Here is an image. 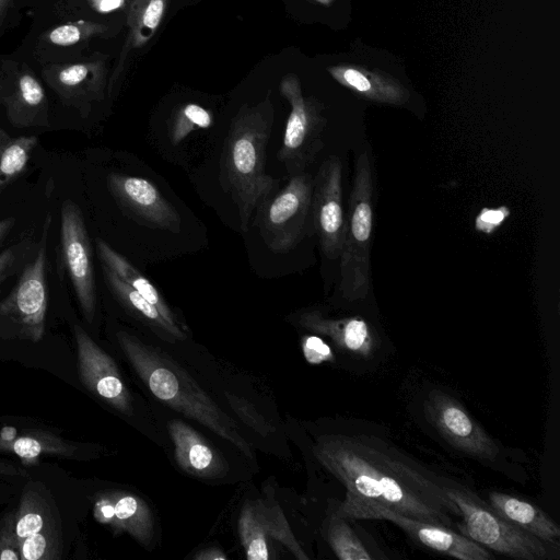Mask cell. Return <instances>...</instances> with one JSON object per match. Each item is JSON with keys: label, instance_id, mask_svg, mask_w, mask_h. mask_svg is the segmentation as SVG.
<instances>
[{"label": "cell", "instance_id": "12", "mask_svg": "<svg viewBox=\"0 0 560 560\" xmlns=\"http://www.w3.org/2000/svg\"><path fill=\"white\" fill-rule=\"evenodd\" d=\"M237 528L248 560H268L270 540L285 546L295 558L308 560L294 537L283 511L272 499L247 501L240 513Z\"/></svg>", "mask_w": 560, "mask_h": 560}, {"label": "cell", "instance_id": "11", "mask_svg": "<svg viewBox=\"0 0 560 560\" xmlns=\"http://www.w3.org/2000/svg\"><path fill=\"white\" fill-rule=\"evenodd\" d=\"M49 218L35 258L25 266L20 279L0 304V313L19 324L22 334L34 342L45 334L47 291L45 280L46 244Z\"/></svg>", "mask_w": 560, "mask_h": 560}, {"label": "cell", "instance_id": "28", "mask_svg": "<svg viewBox=\"0 0 560 560\" xmlns=\"http://www.w3.org/2000/svg\"><path fill=\"white\" fill-rule=\"evenodd\" d=\"M233 412L247 427L262 436H267L275 432V427L254 407L252 402L235 394H224Z\"/></svg>", "mask_w": 560, "mask_h": 560}, {"label": "cell", "instance_id": "9", "mask_svg": "<svg viewBox=\"0 0 560 560\" xmlns=\"http://www.w3.org/2000/svg\"><path fill=\"white\" fill-rule=\"evenodd\" d=\"M60 244L82 313L88 322H92L96 307L92 248L82 211L71 199H66L61 206Z\"/></svg>", "mask_w": 560, "mask_h": 560}, {"label": "cell", "instance_id": "29", "mask_svg": "<svg viewBox=\"0 0 560 560\" xmlns=\"http://www.w3.org/2000/svg\"><path fill=\"white\" fill-rule=\"evenodd\" d=\"M56 551V542L50 526L20 541L21 560L56 559L58 558Z\"/></svg>", "mask_w": 560, "mask_h": 560}, {"label": "cell", "instance_id": "13", "mask_svg": "<svg viewBox=\"0 0 560 560\" xmlns=\"http://www.w3.org/2000/svg\"><path fill=\"white\" fill-rule=\"evenodd\" d=\"M78 371L84 386L114 409L132 413V399L116 363L88 332L74 326Z\"/></svg>", "mask_w": 560, "mask_h": 560}, {"label": "cell", "instance_id": "30", "mask_svg": "<svg viewBox=\"0 0 560 560\" xmlns=\"http://www.w3.org/2000/svg\"><path fill=\"white\" fill-rule=\"evenodd\" d=\"M90 68L85 63L67 65L59 68L55 75V86L57 91L67 97H74L89 77Z\"/></svg>", "mask_w": 560, "mask_h": 560}, {"label": "cell", "instance_id": "37", "mask_svg": "<svg viewBox=\"0 0 560 560\" xmlns=\"http://www.w3.org/2000/svg\"><path fill=\"white\" fill-rule=\"evenodd\" d=\"M16 258V249L8 248L0 253V279L5 276L8 270L13 266Z\"/></svg>", "mask_w": 560, "mask_h": 560}, {"label": "cell", "instance_id": "33", "mask_svg": "<svg viewBox=\"0 0 560 560\" xmlns=\"http://www.w3.org/2000/svg\"><path fill=\"white\" fill-rule=\"evenodd\" d=\"M509 215L510 210L505 206L495 209L483 208L475 220V229L485 234H492Z\"/></svg>", "mask_w": 560, "mask_h": 560}, {"label": "cell", "instance_id": "42", "mask_svg": "<svg viewBox=\"0 0 560 560\" xmlns=\"http://www.w3.org/2000/svg\"><path fill=\"white\" fill-rule=\"evenodd\" d=\"M14 222L15 220L13 218H7L0 221V244L13 228Z\"/></svg>", "mask_w": 560, "mask_h": 560}, {"label": "cell", "instance_id": "34", "mask_svg": "<svg viewBox=\"0 0 560 560\" xmlns=\"http://www.w3.org/2000/svg\"><path fill=\"white\" fill-rule=\"evenodd\" d=\"M302 350L305 359L313 364L334 359L329 346L317 336H305L302 339Z\"/></svg>", "mask_w": 560, "mask_h": 560}, {"label": "cell", "instance_id": "26", "mask_svg": "<svg viewBox=\"0 0 560 560\" xmlns=\"http://www.w3.org/2000/svg\"><path fill=\"white\" fill-rule=\"evenodd\" d=\"M48 526L44 500L35 490L25 489L15 512L14 527L19 542L31 535L40 533Z\"/></svg>", "mask_w": 560, "mask_h": 560}, {"label": "cell", "instance_id": "36", "mask_svg": "<svg viewBox=\"0 0 560 560\" xmlns=\"http://www.w3.org/2000/svg\"><path fill=\"white\" fill-rule=\"evenodd\" d=\"M343 79L348 84L353 86L360 92H369L372 90V85L370 80L364 77L361 72L348 69L345 71Z\"/></svg>", "mask_w": 560, "mask_h": 560}, {"label": "cell", "instance_id": "10", "mask_svg": "<svg viewBox=\"0 0 560 560\" xmlns=\"http://www.w3.org/2000/svg\"><path fill=\"white\" fill-rule=\"evenodd\" d=\"M312 221L324 255L340 256L346 218L342 206V166L336 155L329 156L313 177Z\"/></svg>", "mask_w": 560, "mask_h": 560}, {"label": "cell", "instance_id": "23", "mask_svg": "<svg viewBox=\"0 0 560 560\" xmlns=\"http://www.w3.org/2000/svg\"><path fill=\"white\" fill-rule=\"evenodd\" d=\"M0 451L14 454L24 465H36L42 456H71L74 446L51 433L33 431L1 444Z\"/></svg>", "mask_w": 560, "mask_h": 560}, {"label": "cell", "instance_id": "5", "mask_svg": "<svg viewBox=\"0 0 560 560\" xmlns=\"http://www.w3.org/2000/svg\"><path fill=\"white\" fill-rule=\"evenodd\" d=\"M373 228V177L366 153L358 156L340 252L342 296L350 302L363 300L370 290V249Z\"/></svg>", "mask_w": 560, "mask_h": 560}, {"label": "cell", "instance_id": "39", "mask_svg": "<svg viewBox=\"0 0 560 560\" xmlns=\"http://www.w3.org/2000/svg\"><path fill=\"white\" fill-rule=\"evenodd\" d=\"M197 560H226L228 557L225 553L215 547H209L203 550H200L196 556Z\"/></svg>", "mask_w": 560, "mask_h": 560}, {"label": "cell", "instance_id": "3", "mask_svg": "<svg viewBox=\"0 0 560 560\" xmlns=\"http://www.w3.org/2000/svg\"><path fill=\"white\" fill-rule=\"evenodd\" d=\"M269 135V119L250 112L235 120L224 142L220 178L236 205L243 232L247 231L254 211L276 186L273 177L266 172Z\"/></svg>", "mask_w": 560, "mask_h": 560}, {"label": "cell", "instance_id": "41", "mask_svg": "<svg viewBox=\"0 0 560 560\" xmlns=\"http://www.w3.org/2000/svg\"><path fill=\"white\" fill-rule=\"evenodd\" d=\"M0 475L20 476V475H22V471L20 468H18L13 464L4 462V460H0Z\"/></svg>", "mask_w": 560, "mask_h": 560}, {"label": "cell", "instance_id": "25", "mask_svg": "<svg viewBox=\"0 0 560 560\" xmlns=\"http://www.w3.org/2000/svg\"><path fill=\"white\" fill-rule=\"evenodd\" d=\"M37 143L35 136L11 137L0 128V191L24 172Z\"/></svg>", "mask_w": 560, "mask_h": 560}, {"label": "cell", "instance_id": "43", "mask_svg": "<svg viewBox=\"0 0 560 560\" xmlns=\"http://www.w3.org/2000/svg\"><path fill=\"white\" fill-rule=\"evenodd\" d=\"M10 0H0V11L9 3Z\"/></svg>", "mask_w": 560, "mask_h": 560}, {"label": "cell", "instance_id": "7", "mask_svg": "<svg viewBox=\"0 0 560 560\" xmlns=\"http://www.w3.org/2000/svg\"><path fill=\"white\" fill-rule=\"evenodd\" d=\"M340 514L357 520H383L393 523L419 545L456 559L490 560L494 556L487 548L454 528L400 515L392 510L371 504H339Z\"/></svg>", "mask_w": 560, "mask_h": 560}, {"label": "cell", "instance_id": "20", "mask_svg": "<svg viewBox=\"0 0 560 560\" xmlns=\"http://www.w3.org/2000/svg\"><path fill=\"white\" fill-rule=\"evenodd\" d=\"M103 273L107 287L127 311L154 329L156 334L167 341L173 342L186 339L183 328L171 325L155 305L118 278L105 265H103Z\"/></svg>", "mask_w": 560, "mask_h": 560}, {"label": "cell", "instance_id": "27", "mask_svg": "<svg viewBox=\"0 0 560 560\" xmlns=\"http://www.w3.org/2000/svg\"><path fill=\"white\" fill-rule=\"evenodd\" d=\"M212 124V117L205 108L196 104H189L180 116L177 117L170 130V139L173 144L182 142L188 133L196 129H207Z\"/></svg>", "mask_w": 560, "mask_h": 560}, {"label": "cell", "instance_id": "1", "mask_svg": "<svg viewBox=\"0 0 560 560\" xmlns=\"http://www.w3.org/2000/svg\"><path fill=\"white\" fill-rule=\"evenodd\" d=\"M314 453L346 488L341 504H371L400 515L456 527L446 482L387 442L366 434L320 436Z\"/></svg>", "mask_w": 560, "mask_h": 560}, {"label": "cell", "instance_id": "16", "mask_svg": "<svg viewBox=\"0 0 560 560\" xmlns=\"http://www.w3.org/2000/svg\"><path fill=\"white\" fill-rule=\"evenodd\" d=\"M94 518L116 533H127L139 544L148 546L154 536V520L148 503L139 495L120 490L96 495Z\"/></svg>", "mask_w": 560, "mask_h": 560}, {"label": "cell", "instance_id": "40", "mask_svg": "<svg viewBox=\"0 0 560 560\" xmlns=\"http://www.w3.org/2000/svg\"><path fill=\"white\" fill-rule=\"evenodd\" d=\"M19 435L18 429L14 427H3L0 429V445L12 442Z\"/></svg>", "mask_w": 560, "mask_h": 560}, {"label": "cell", "instance_id": "2", "mask_svg": "<svg viewBox=\"0 0 560 560\" xmlns=\"http://www.w3.org/2000/svg\"><path fill=\"white\" fill-rule=\"evenodd\" d=\"M117 340L154 397L254 457L252 444L238 432L236 423L171 357L124 330L117 332Z\"/></svg>", "mask_w": 560, "mask_h": 560}, {"label": "cell", "instance_id": "22", "mask_svg": "<svg viewBox=\"0 0 560 560\" xmlns=\"http://www.w3.org/2000/svg\"><path fill=\"white\" fill-rule=\"evenodd\" d=\"M97 254L107 268L129 287L139 292L144 299L158 307L163 317L174 327L183 328L175 314L163 299L155 285L143 276L127 258L117 253L105 241L96 240Z\"/></svg>", "mask_w": 560, "mask_h": 560}, {"label": "cell", "instance_id": "8", "mask_svg": "<svg viewBox=\"0 0 560 560\" xmlns=\"http://www.w3.org/2000/svg\"><path fill=\"white\" fill-rule=\"evenodd\" d=\"M423 407L430 423L456 451L481 462L498 458V443L456 398L433 389L428 394Z\"/></svg>", "mask_w": 560, "mask_h": 560}, {"label": "cell", "instance_id": "35", "mask_svg": "<svg viewBox=\"0 0 560 560\" xmlns=\"http://www.w3.org/2000/svg\"><path fill=\"white\" fill-rule=\"evenodd\" d=\"M163 0H151L143 15V24L145 27L154 30L163 14Z\"/></svg>", "mask_w": 560, "mask_h": 560}, {"label": "cell", "instance_id": "6", "mask_svg": "<svg viewBox=\"0 0 560 560\" xmlns=\"http://www.w3.org/2000/svg\"><path fill=\"white\" fill-rule=\"evenodd\" d=\"M312 194L313 177L302 172L257 207L256 225L271 252L289 253L303 238L312 217Z\"/></svg>", "mask_w": 560, "mask_h": 560}, {"label": "cell", "instance_id": "21", "mask_svg": "<svg viewBox=\"0 0 560 560\" xmlns=\"http://www.w3.org/2000/svg\"><path fill=\"white\" fill-rule=\"evenodd\" d=\"M10 121L20 128L48 125L47 102L43 86L32 74L19 78L15 90L5 101Z\"/></svg>", "mask_w": 560, "mask_h": 560}, {"label": "cell", "instance_id": "31", "mask_svg": "<svg viewBox=\"0 0 560 560\" xmlns=\"http://www.w3.org/2000/svg\"><path fill=\"white\" fill-rule=\"evenodd\" d=\"M97 25L85 22H69L52 28L48 34V39L57 46H71L96 32Z\"/></svg>", "mask_w": 560, "mask_h": 560}, {"label": "cell", "instance_id": "32", "mask_svg": "<svg viewBox=\"0 0 560 560\" xmlns=\"http://www.w3.org/2000/svg\"><path fill=\"white\" fill-rule=\"evenodd\" d=\"M14 523V512H10L0 523V560H21Z\"/></svg>", "mask_w": 560, "mask_h": 560}, {"label": "cell", "instance_id": "4", "mask_svg": "<svg viewBox=\"0 0 560 560\" xmlns=\"http://www.w3.org/2000/svg\"><path fill=\"white\" fill-rule=\"evenodd\" d=\"M446 491L454 502L458 521L457 532L487 549L522 560L559 558V547L527 533L497 513L474 492L447 485Z\"/></svg>", "mask_w": 560, "mask_h": 560}, {"label": "cell", "instance_id": "24", "mask_svg": "<svg viewBox=\"0 0 560 560\" xmlns=\"http://www.w3.org/2000/svg\"><path fill=\"white\" fill-rule=\"evenodd\" d=\"M348 520L337 509L330 513L327 520L326 539L336 557L340 560L375 559Z\"/></svg>", "mask_w": 560, "mask_h": 560}, {"label": "cell", "instance_id": "18", "mask_svg": "<svg viewBox=\"0 0 560 560\" xmlns=\"http://www.w3.org/2000/svg\"><path fill=\"white\" fill-rule=\"evenodd\" d=\"M167 431L174 444L177 465L188 475L199 478H219L229 466L224 457L192 427L172 420Z\"/></svg>", "mask_w": 560, "mask_h": 560}, {"label": "cell", "instance_id": "14", "mask_svg": "<svg viewBox=\"0 0 560 560\" xmlns=\"http://www.w3.org/2000/svg\"><path fill=\"white\" fill-rule=\"evenodd\" d=\"M107 185L116 202L131 218L151 228L178 232V212L147 178L112 173Z\"/></svg>", "mask_w": 560, "mask_h": 560}, {"label": "cell", "instance_id": "15", "mask_svg": "<svg viewBox=\"0 0 560 560\" xmlns=\"http://www.w3.org/2000/svg\"><path fill=\"white\" fill-rule=\"evenodd\" d=\"M287 95L291 103V112L278 158L292 176L305 172L323 149V125L298 91H287Z\"/></svg>", "mask_w": 560, "mask_h": 560}, {"label": "cell", "instance_id": "17", "mask_svg": "<svg viewBox=\"0 0 560 560\" xmlns=\"http://www.w3.org/2000/svg\"><path fill=\"white\" fill-rule=\"evenodd\" d=\"M298 322L305 329L328 337L339 350L354 357L370 358L378 346L372 327L358 316L330 318L318 311H306L299 315Z\"/></svg>", "mask_w": 560, "mask_h": 560}, {"label": "cell", "instance_id": "38", "mask_svg": "<svg viewBox=\"0 0 560 560\" xmlns=\"http://www.w3.org/2000/svg\"><path fill=\"white\" fill-rule=\"evenodd\" d=\"M91 5L101 13H108L124 3V0H90Z\"/></svg>", "mask_w": 560, "mask_h": 560}, {"label": "cell", "instance_id": "19", "mask_svg": "<svg viewBox=\"0 0 560 560\" xmlns=\"http://www.w3.org/2000/svg\"><path fill=\"white\" fill-rule=\"evenodd\" d=\"M488 500L489 505L511 523L548 544L560 547L558 524L537 505L500 491H490Z\"/></svg>", "mask_w": 560, "mask_h": 560}]
</instances>
